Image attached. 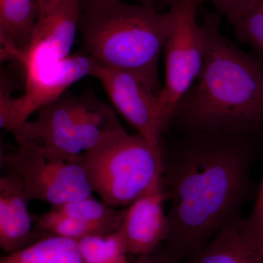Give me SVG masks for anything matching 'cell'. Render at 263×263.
Listing matches in <instances>:
<instances>
[{"instance_id": "1", "label": "cell", "mask_w": 263, "mask_h": 263, "mask_svg": "<svg viewBox=\"0 0 263 263\" xmlns=\"http://www.w3.org/2000/svg\"><path fill=\"white\" fill-rule=\"evenodd\" d=\"M262 137L238 131L181 134L160 142L161 191L171 202L164 245L182 262L203 250L219 232L241 220L254 193L251 169Z\"/></svg>"}, {"instance_id": "16", "label": "cell", "mask_w": 263, "mask_h": 263, "mask_svg": "<svg viewBox=\"0 0 263 263\" xmlns=\"http://www.w3.org/2000/svg\"><path fill=\"white\" fill-rule=\"evenodd\" d=\"M51 209L69 217L98 227L107 235L120 229L127 212V208L119 210L109 206L96 200L94 195L51 206Z\"/></svg>"}, {"instance_id": "13", "label": "cell", "mask_w": 263, "mask_h": 263, "mask_svg": "<svg viewBox=\"0 0 263 263\" xmlns=\"http://www.w3.org/2000/svg\"><path fill=\"white\" fill-rule=\"evenodd\" d=\"M37 15L35 0H0L2 60H15L28 50Z\"/></svg>"}, {"instance_id": "23", "label": "cell", "mask_w": 263, "mask_h": 263, "mask_svg": "<svg viewBox=\"0 0 263 263\" xmlns=\"http://www.w3.org/2000/svg\"><path fill=\"white\" fill-rule=\"evenodd\" d=\"M91 1V0H81V4L87 3V2ZM138 3L141 4L148 5V6L152 7L159 11H162L165 8H168L171 4V0H137Z\"/></svg>"}, {"instance_id": "2", "label": "cell", "mask_w": 263, "mask_h": 263, "mask_svg": "<svg viewBox=\"0 0 263 263\" xmlns=\"http://www.w3.org/2000/svg\"><path fill=\"white\" fill-rule=\"evenodd\" d=\"M221 15L204 10L203 67L168 129L181 134L238 131L263 137V60L221 32Z\"/></svg>"}, {"instance_id": "5", "label": "cell", "mask_w": 263, "mask_h": 263, "mask_svg": "<svg viewBox=\"0 0 263 263\" xmlns=\"http://www.w3.org/2000/svg\"><path fill=\"white\" fill-rule=\"evenodd\" d=\"M11 132L17 143L32 141L66 155L87 152L121 125L111 109L95 100L60 97Z\"/></svg>"}, {"instance_id": "7", "label": "cell", "mask_w": 263, "mask_h": 263, "mask_svg": "<svg viewBox=\"0 0 263 263\" xmlns=\"http://www.w3.org/2000/svg\"><path fill=\"white\" fill-rule=\"evenodd\" d=\"M208 2L210 0H171L170 4L176 18L164 47L165 77L160 99L164 133L176 107L196 82L203 67L205 37L197 14Z\"/></svg>"}, {"instance_id": "15", "label": "cell", "mask_w": 263, "mask_h": 263, "mask_svg": "<svg viewBox=\"0 0 263 263\" xmlns=\"http://www.w3.org/2000/svg\"><path fill=\"white\" fill-rule=\"evenodd\" d=\"M0 263H85L77 240L45 235L34 245L7 254Z\"/></svg>"}, {"instance_id": "19", "label": "cell", "mask_w": 263, "mask_h": 263, "mask_svg": "<svg viewBox=\"0 0 263 263\" xmlns=\"http://www.w3.org/2000/svg\"><path fill=\"white\" fill-rule=\"evenodd\" d=\"M231 24L240 42L249 44L254 54L263 60V0H256L245 14Z\"/></svg>"}, {"instance_id": "3", "label": "cell", "mask_w": 263, "mask_h": 263, "mask_svg": "<svg viewBox=\"0 0 263 263\" xmlns=\"http://www.w3.org/2000/svg\"><path fill=\"white\" fill-rule=\"evenodd\" d=\"M175 18L172 8L162 12L123 0L83 3L79 31L85 54L99 65L138 74L162 89L159 60Z\"/></svg>"}, {"instance_id": "6", "label": "cell", "mask_w": 263, "mask_h": 263, "mask_svg": "<svg viewBox=\"0 0 263 263\" xmlns=\"http://www.w3.org/2000/svg\"><path fill=\"white\" fill-rule=\"evenodd\" d=\"M18 144L2 160L7 171L20 180L28 201L41 200L56 206L92 196L94 191L79 155H66L32 141Z\"/></svg>"}, {"instance_id": "10", "label": "cell", "mask_w": 263, "mask_h": 263, "mask_svg": "<svg viewBox=\"0 0 263 263\" xmlns=\"http://www.w3.org/2000/svg\"><path fill=\"white\" fill-rule=\"evenodd\" d=\"M93 60L86 54L70 55L48 67L25 72V92L13 98L10 110L11 132L34 112L62 96L71 85L89 76Z\"/></svg>"}, {"instance_id": "8", "label": "cell", "mask_w": 263, "mask_h": 263, "mask_svg": "<svg viewBox=\"0 0 263 263\" xmlns=\"http://www.w3.org/2000/svg\"><path fill=\"white\" fill-rule=\"evenodd\" d=\"M89 76L100 81L114 107L138 134L154 146L160 144L165 132L161 113V89L130 71L94 61Z\"/></svg>"}, {"instance_id": "12", "label": "cell", "mask_w": 263, "mask_h": 263, "mask_svg": "<svg viewBox=\"0 0 263 263\" xmlns=\"http://www.w3.org/2000/svg\"><path fill=\"white\" fill-rule=\"evenodd\" d=\"M165 202L160 191L138 199L127 208L120 229L128 254L143 255L164 243L169 234L168 221L164 211Z\"/></svg>"}, {"instance_id": "24", "label": "cell", "mask_w": 263, "mask_h": 263, "mask_svg": "<svg viewBox=\"0 0 263 263\" xmlns=\"http://www.w3.org/2000/svg\"><path fill=\"white\" fill-rule=\"evenodd\" d=\"M51 3H59V2L62 1V0H49Z\"/></svg>"}, {"instance_id": "21", "label": "cell", "mask_w": 263, "mask_h": 263, "mask_svg": "<svg viewBox=\"0 0 263 263\" xmlns=\"http://www.w3.org/2000/svg\"><path fill=\"white\" fill-rule=\"evenodd\" d=\"M256 0H210L216 11L228 18L230 24L239 18L252 7Z\"/></svg>"}, {"instance_id": "18", "label": "cell", "mask_w": 263, "mask_h": 263, "mask_svg": "<svg viewBox=\"0 0 263 263\" xmlns=\"http://www.w3.org/2000/svg\"><path fill=\"white\" fill-rule=\"evenodd\" d=\"M34 222L44 236L57 235L79 241L91 235H107L98 227L64 215L51 208L46 214L34 218Z\"/></svg>"}, {"instance_id": "9", "label": "cell", "mask_w": 263, "mask_h": 263, "mask_svg": "<svg viewBox=\"0 0 263 263\" xmlns=\"http://www.w3.org/2000/svg\"><path fill=\"white\" fill-rule=\"evenodd\" d=\"M37 23L27 51L17 57L27 70L47 67L70 56L71 48L79 30L81 0H35Z\"/></svg>"}, {"instance_id": "14", "label": "cell", "mask_w": 263, "mask_h": 263, "mask_svg": "<svg viewBox=\"0 0 263 263\" xmlns=\"http://www.w3.org/2000/svg\"><path fill=\"white\" fill-rule=\"evenodd\" d=\"M240 221L227 227L184 263H263V246L243 233Z\"/></svg>"}, {"instance_id": "20", "label": "cell", "mask_w": 263, "mask_h": 263, "mask_svg": "<svg viewBox=\"0 0 263 263\" xmlns=\"http://www.w3.org/2000/svg\"><path fill=\"white\" fill-rule=\"evenodd\" d=\"M240 228L246 235L263 246V179L252 212L248 217L241 219Z\"/></svg>"}, {"instance_id": "22", "label": "cell", "mask_w": 263, "mask_h": 263, "mask_svg": "<svg viewBox=\"0 0 263 263\" xmlns=\"http://www.w3.org/2000/svg\"><path fill=\"white\" fill-rule=\"evenodd\" d=\"M129 263H184L175 257L164 243L157 247L149 253L136 256Z\"/></svg>"}, {"instance_id": "17", "label": "cell", "mask_w": 263, "mask_h": 263, "mask_svg": "<svg viewBox=\"0 0 263 263\" xmlns=\"http://www.w3.org/2000/svg\"><path fill=\"white\" fill-rule=\"evenodd\" d=\"M85 263H129L122 230L108 235H91L78 241Z\"/></svg>"}, {"instance_id": "11", "label": "cell", "mask_w": 263, "mask_h": 263, "mask_svg": "<svg viewBox=\"0 0 263 263\" xmlns=\"http://www.w3.org/2000/svg\"><path fill=\"white\" fill-rule=\"evenodd\" d=\"M20 180L7 171L0 179V247L8 254L30 247L44 235L33 228Z\"/></svg>"}, {"instance_id": "4", "label": "cell", "mask_w": 263, "mask_h": 263, "mask_svg": "<svg viewBox=\"0 0 263 263\" xmlns=\"http://www.w3.org/2000/svg\"><path fill=\"white\" fill-rule=\"evenodd\" d=\"M94 193L109 206L127 208L161 191L162 155L141 135L119 126L92 148L79 155Z\"/></svg>"}]
</instances>
